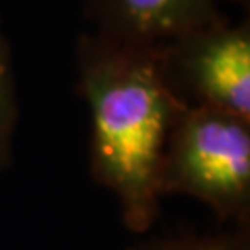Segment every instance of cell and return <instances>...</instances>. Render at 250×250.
Segmentation results:
<instances>
[{
	"mask_svg": "<svg viewBox=\"0 0 250 250\" xmlns=\"http://www.w3.org/2000/svg\"><path fill=\"white\" fill-rule=\"evenodd\" d=\"M78 91L91 113V174L119 200L128 230L160 215V165L180 106L158 69L156 46L85 32L76 45Z\"/></svg>",
	"mask_w": 250,
	"mask_h": 250,
	"instance_id": "obj_1",
	"label": "cell"
},
{
	"mask_svg": "<svg viewBox=\"0 0 250 250\" xmlns=\"http://www.w3.org/2000/svg\"><path fill=\"white\" fill-rule=\"evenodd\" d=\"M160 193L206 204L221 221L250 224V121L180 107L163 148Z\"/></svg>",
	"mask_w": 250,
	"mask_h": 250,
	"instance_id": "obj_2",
	"label": "cell"
},
{
	"mask_svg": "<svg viewBox=\"0 0 250 250\" xmlns=\"http://www.w3.org/2000/svg\"><path fill=\"white\" fill-rule=\"evenodd\" d=\"M161 82L180 107L250 121V22L219 21L156 46Z\"/></svg>",
	"mask_w": 250,
	"mask_h": 250,
	"instance_id": "obj_3",
	"label": "cell"
},
{
	"mask_svg": "<svg viewBox=\"0 0 250 250\" xmlns=\"http://www.w3.org/2000/svg\"><path fill=\"white\" fill-rule=\"evenodd\" d=\"M93 34L119 43L158 46L223 21L217 0H83Z\"/></svg>",
	"mask_w": 250,
	"mask_h": 250,
	"instance_id": "obj_4",
	"label": "cell"
},
{
	"mask_svg": "<svg viewBox=\"0 0 250 250\" xmlns=\"http://www.w3.org/2000/svg\"><path fill=\"white\" fill-rule=\"evenodd\" d=\"M19 107L15 76L11 65L8 39L0 26V170L8 167L11 160V143L17 126Z\"/></svg>",
	"mask_w": 250,
	"mask_h": 250,
	"instance_id": "obj_5",
	"label": "cell"
},
{
	"mask_svg": "<svg viewBox=\"0 0 250 250\" xmlns=\"http://www.w3.org/2000/svg\"><path fill=\"white\" fill-rule=\"evenodd\" d=\"M132 250H250L249 226H239L232 233L193 235L176 233L137 243Z\"/></svg>",
	"mask_w": 250,
	"mask_h": 250,
	"instance_id": "obj_6",
	"label": "cell"
},
{
	"mask_svg": "<svg viewBox=\"0 0 250 250\" xmlns=\"http://www.w3.org/2000/svg\"><path fill=\"white\" fill-rule=\"evenodd\" d=\"M224 2L235 4V6H239V8H245L247 11H249V8H250V0H224Z\"/></svg>",
	"mask_w": 250,
	"mask_h": 250,
	"instance_id": "obj_7",
	"label": "cell"
}]
</instances>
